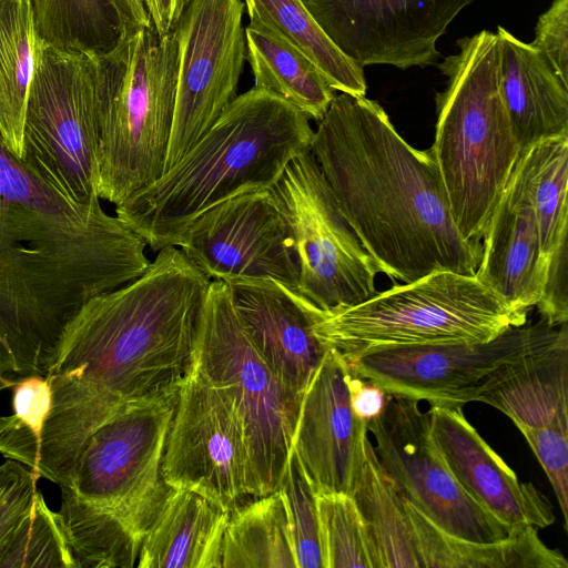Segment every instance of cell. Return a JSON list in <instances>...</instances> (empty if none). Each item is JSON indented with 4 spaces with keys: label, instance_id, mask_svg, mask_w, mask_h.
Instances as JSON below:
<instances>
[{
    "label": "cell",
    "instance_id": "obj_1",
    "mask_svg": "<svg viewBox=\"0 0 568 568\" xmlns=\"http://www.w3.org/2000/svg\"><path fill=\"white\" fill-rule=\"evenodd\" d=\"M211 280L178 246L138 278L88 300L65 327L45 376L51 406L39 452L74 460L128 403L181 385Z\"/></svg>",
    "mask_w": 568,
    "mask_h": 568
},
{
    "label": "cell",
    "instance_id": "obj_2",
    "mask_svg": "<svg viewBox=\"0 0 568 568\" xmlns=\"http://www.w3.org/2000/svg\"><path fill=\"white\" fill-rule=\"evenodd\" d=\"M310 151L378 272L394 284L438 271L475 275L481 244L458 232L432 149L406 142L377 101L335 95Z\"/></svg>",
    "mask_w": 568,
    "mask_h": 568
},
{
    "label": "cell",
    "instance_id": "obj_3",
    "mask_svg": "<svg viewBox=\"0 0 568 568\" xmlns=\"http://www.w3.org/2000/svg\"><path fill=\"white\" fill-rule=\"evenodd\" d=\"M313 133L310 118L297 108L252 88L172 168L115 205V215L152 251L175 246L204 211L271 189L293 159L310 151Z\"/></svg>",
    "mask_w": 568,
    "mask_h": 568
},
{
    "label": "cell",
    "instance_id": "obj_4",
    "mask_svg": "<svg viewBox=\"0 0 568 568\" xmlns=\"http://www.w3.org/2000/svg\"><path fill=\"white\" fill-rule=\"evenodd\" d=\"M457 52L436 63L446 80L436 93V159L453 221L480 243L520 149L500 89L496 33L481 30L456 41Z\"/></svg>",
    "mask_w": 568,
    "mask_h": 568
},
{
    "label": "cell",
    "instance_id": "obj_5",
    "mask_svg": "<svg viewBox=\"0 0 568 568\" xmlns=\"http://www.w3.org/2000/svg\"><path fill=\"white\" fill-rule=\"evenodd\" d=\"M95 109L100 200L114 205L164 172L176 94V31L126 27L97 55Z\"/></svg>",
    "mask_w": 568,
    "mask_h": 568
},
{
    "label": "cell",
    "instance_id": "obj_6",
    "mask_svg": "<svg viewBox=\"0 0 568 568\" xmlns=\"http://www.w3.org/2000/svg\"><path fill=\"white\" fill-rule=\"evenodd\" d=\"M293 294L313 334L345 362L384 347L487 342L527 321L526 312L510 307L475 275L452 271L395 283L332 313L316 312Z\"/></svg>",
    "mask_w": 568,
    "mask_h": 568
},
{
    "label": "cell",
    "instance_id": "obj_7",
    "mask_svg": "<svg viewBox=\"0 0 568 568\" xmlns=\"http://www.w3.org/2000/svg\"><path fill=\"white\" fill-rule=\"evenodd\" d=\"M17 244L41 251L99 294L138 278L151 263L144 239L108 214L100 199L74 203L0 139V248Z\"/></svg>",
    "mask_w": 568,
    "mask_h": 568
},
{
    "label": "cell",
    "instance_id": "obj_8",
    "mask_svg": "<svg viewBox=\"0 0 568 568\" xmlns=\"http://www.w3.org/2000/svg\"><path fill=\"white\" fill-rule=\"evenodd\" d=\"M191 365L230 400L247 444L255 497L280 488L303 394L288 388L255 348L234 308L231 286L212 280Z\"/></svg>",
    "mask_w": 568,
    "mask_h": 568
},
{
    "label": "cell",
    "instance_id": "obj_9",
    "mask_svg": "<svg viewBox=\"0 0 568 568\" xmlns=\"http://www.w3.org/2000/svg\"><path fill=\"white\" fill-rule=\"evenodd\" d=\"M95 58L38 38L19 159L79 204L100 199Z\"/></svg>",
    "mask_w": 568,
    "mask_h": 568
},
{
    "label": "cell",
    "instance_id": "obj_10",
    "mask_svg": "<svg viewBox=\"0 0 568 568\" xmlns=\"http://www.w3.org/2000/svg\"><path fill=\"white\" fill-rule=\"evenodd\" d=\"M270 193L293 239L298 282L312 310L332 313L376 294L379 273L342 213L311 151L293 159Z\"/></svg>",
    "mask_w": 568,
    "mask_h": 568
},
{
    "label": "cell",
    "instance_id": "obj_11",
    "mask_svg": "<svg viewBox=\"0 0 568 568\" xmlns=\"http://www.w3.org/2000/svg\"><path fill=\"white\" fill-rule=\"evenodd\" d=\"M179 387L128 403L89 438L70 487L140 542L170 487L162 477Z\"/></svg>",
    "mask_w": 568,
    "mask_h": 568
},
{
    "label": "cell",
    "instance_id": "obj_12",
    "mask_svg": "<svg viewBox=\"0 0 568 568\" xmlns=\"http://www.w3.org/2000/svg\"><path fill=\"white\" fill-rule=\"evenodd\" d=\"M383 471L400 497L442 530L470 541L494 542L514 528L475 503L458 484L430 434L420 400L389 394L383 413L367 423Z\"/></svg>",
    "mask_w": 568,
    "mask_h": 568
},
{
    "label": "cell",
    "instance_id": "obj_13",
    "mask_svg": "<svg viewBox=\"0 0 568 568\" xmlns=\"http://www.w3.org/2000/svg\"><path fill=\"white\" fill-rule=\"evenodd\" d=\"M162 477L231 513L255 497L244 432L230 400L190 365L166 437Z\"/></svg>",
    "mask_w": 568,
    "mask_h": 568
},
{
    "label": "cell",
    "instance_id": "obj_14",
    "mask_svg": "<svg viewBox=\"0 0 568 568\" xmlns=\"http://www.w3.org/2000/svg\"><path fill=\"white\" fill-rule=\"evenodd\" d=\"M244 9L243 0H191L181 17L175 30V108L164 172L207 133L237 97L246 60Z\"/></svg>",
    "mask_w": 568,
    "mask_h": 568
},
{
    "label": "cell",
    "instance_id": "obj_15",
    "mask_svg": "<svg viewBox=\"0 0 568 568\" xmlns=\"http://www.w3.org/2000/svg\"><path fill=\"white\" fill-rule=\"evenodd\" d=\"M567 334V324L551 327L540 320L487 342L384 347L344 362L352 373L375 382L388 394L429 405L463 406L476 402L480 385L496 368Z\"/></svg>",
    "mask_w": 568,
    "mask_h": 568
},
{
    "label": "cell",
    "instance_id": "obj_16",
    "mask_svg": "<svg viewBox=\"0 0 568 568\" xmlns=\"http://www.w3.org/2000/svg\"><path fill=\"white\" fill-rule=\"evenodd\" d=\"M175 246L211 281L297 286L293 239L270 190L242 193L204 211Z\"/></svg>",
    "mask_w": 568,
    "mask_h": 568
},
{
    "label": "cell",
    "instance_id": "obj_17",
    "mask_svg": "<svg viewBox=\"0 0 568 568\" xmlns=\"http://www.w3.org/2000/svg\"><path fill=\"white\" fill-rule=\"evenodd\" d=\"M475 0H302L329 40L362 68L435 65L438 39Z\"/></svg>",
    "mask_w": 568,
    "mask_h": 568
},
{
    "label": "cell",
    "instance_id": "obj_18",
    "mask_svg": "<svg viewBox=\"0 0 568 568\" xmlns=\"http://www.w3.org/2000/svg\"><path fill=\"white\" fill-rule=\"evenodd\" d=\"M476 402L509 417L545 470L568 524V334L485 378Z\"/></svg>",
    "mask_w": 568,
    "mask_h": 568
},
{
    "label": "cell",
    "instance_id": "obj_19",
    "mask_svg": "<svg viewBox=\"0 0 568 568\" xmlns=\"http://www.w3.org/2000/svg\"><path fill=\"white\" fill-rule=\"evenodd\" d=\"M348 373L327 349L302 396L292 450L315 493L349 495L367 433L351 407Z\"/></svg>",
    "mask_w": 568,
    "mask_h": 568
},
{
    "label": "cell",
    "instance_id": "obj_20",
    "mask_svg": "<svg viewBox=\"0 0 568 568\" xmlns=\"http://www.w3.org/2000/svg\"><path fill=\"white\" fill-rule=\"evenodd\" d=\"M430 434L452 474L481 508L510 528H546L555 523L551 504L483 439L462 405H430Z\"/></svg>",
    "mask_w": 568,
    "mask_h": 568
},
{
    "label": "cell",
    "instance_id": "obj_21",
    "mask_svg": "<svg viewBox=\"0 0 568 568\" xmlns=\"http://www.w3.org/2000/svg\"><path fill=\"white\" fill-rule=\"evenodd\" d=\"M476 278L514 310L535 307L547 261L521 172L516 164L483 233Z\"/></svg>",
    "mask_w": 568,
    "mask_h": 568
},
{
    "label": "cell",
    "instance_id": "obj_22",
    "mask_svg": "<svg viewBox=\"0 0 568 568\" xmlns=\"http://www.w3.org/2000/svg\"><path fill=\"white\" fill-rule=\"evenodd\" d=\"M242 326L277 377L303 394L326 353L292 290L274 280L230 285Z\"/></svg>",
    "mask_w": 568,
    "mask_h": 568
},
{
    "label": "cell",
    "instance_id": "obj_23",
    "mask_svg": "<svg viewBox=\"0 0 568 568\" xmlns=\"http://www.w3.org/2000/svg\"><path fill=\"white\" fill-rule=\"evenodd\" d=\"M500 89L520 153L568 134V84L545 55L498 26Z\"/></svg>",
    "mask_w": 568,
    "mask_h": 568
},
{
    "label": "cell",
    "instance_id": "obj_24",
    "mask_svg": "<svg viewBox=\"0 0 568 568\" xmlns=\"http://www.w3.org/2000/svg\"><path fill=\"white\" fill-rule=\"evenodd\" d=\"M230 513L185 489L171 488L140 544L139 568H222Z\"/></svg>",
    "mask_w": 568,
    "mask_h": 568
},
{
    "label": "cell",
    "instance_id": "obj_25",
    "mask_svg": "<svg viewBox=\"0 0 568 568\" xmlns=\"http://www.w3.org/2000/svg\"><path fill=\"white\" fill-rule=\"evenodd\" d=\"M404 504L418 568H568L561 551L545 545L534 526L516 527L499 541L476 542L442 530Z\"/></svg>",
    "mask_w": 568,
    "mask_h": 568
},
{
    "label": "cell",
    "instance_id": "obj_26",
    "mask_svg": "<svg viewBox=\"0 0 568 568\" xmlns=\"http://www.w3.org/2000/svg\"><path fill=\"white\" fill-rule=\"evenodd\" d=\"M244 33L253 88L277 95L318 122L336 94L316 64L255 19Z\"/></svg>",
    "mask_w": 568,
    "mask_h": 568
},
{
    "label": "cell",
    "instance_id": "obj_27",
    "mask_svg": "<svg viewBox=\"0 0 568 568\" xmlns=\"http://www.w3.org/2000/svg\"><path fill=\"white\" fill-rule=\"evenodd\" d=\"M349 496L368 532L377 568H418L404 499L378 464L364 434Z\"/></svg>",
    "mask_w": 568,
    "mask_h": 568
},
{
    "label": "cell",
    "instance_id": "obj_28",
    "mask_svg": "<svg viewBox=\"0 0 568 568\" xmlns=\"http://www.w3.org/2000/svg\"><path fill=\"white\" fill-rule=\"evenodd\" d=\"M222 568H297L281 489L247 499L230 513Z\"/></svg>",
    "mask_w": 568,
    "mask_h": 568
},
{
    "label": "cell",
    "instance_id": "obj_29",
    "mask_svg": "<svg viewBox=\"0 0 568 568\" xmlns=\"http://www.w3.org/2000/svg\"><path fill=\"white\" fill-rule=\"evenodd\" d=\"M38 36L30 0H0V139L18 159Z\"/></svg>",
    "mask_w": 568,
    "mask_h": 568
},
{
    "label": "cell",
    "instance_id": "obj_30",
    "mask_svg": "<svg viewBox=\"0 0 568 568\" xmlns=\"http://www.w3.org/2000/svg\"><path fill=\"white\" fill-rule=\"evenodd\" d=\"M255 19L312 60L338 92L365 97L364 68L345 55L325 34L302 0H243Z\"/></svg>",
    "mask_w": 568,
    "mask_h": 568
},
{
    "label": "cell",
    "instance_id": "obj_31",
    "mask_svg": "<svg viewBox=\"0 0 568 568\" xmlns=\"http://www.w3.org/2000/svg\"><path fill=\"white\" fill-rule=\"evenodd\" d=\"M44 43L101 55L120 40L125 21L118 0H30Z\"/></svg>",
    "mask_w": 568,
    "mask_h": 568
},
{
    "label": "cell",
    "instance_id": "obj_32",
    "mask_svg": "<svg viewBox=\"0 0 568 568\" xmlns=\"http://www.w3.org/2000/svg\"><path fill=\"white\" fill-rule=\"evenodd\" d=\"M77 568L136 567L140 541L113 516L61 486L58 511Z\"/></svg>",
    "mask_w": 568,
    "mask_h": 568
},
{
    "label": "cell",
    "instance_id": "obj_33",
    "mask_svg": "<svg viewBox=\"0 0 568 568\" xmlns=\"http://www.w3.org/2000/svg\"><path fill=\"white\" fill-rule=\"evenodd\" d=\"M521 172L547 261L568 236V134L539 141L519 154Z\"/></svg>",
    "mask_w": 568,
    "mask_h": 568
},
{
    "label": "cell",
    "instance_id": "obj_34",
    "mask_svg": "<svg viewBox=\"0 0 568 568\" xmlns=\"http://www.w3.org/2000/svg\"><path fill=\"white\" fill-rule=\"evenodd\" d=\"M0 568H77L59 514L40 491L0 545Z\"/></svg>",
    "mask_w": 568,
    "mask_h": 568
},
{
    "label": "cell",
    "instance_id": "obj_35",
    "mask_svg": "<svg viewBox=\"0 0 568 568\" xmlns=\"http://www.w3.org/2000/svg\"><path fill=\"white\" fill-rule=\"evenodd\" d=\"M324 568H377L361 514L348 494L316 493Z\"/></svg>",
    "mask_w": 568,
    "mask_h": 568
},
{
    "label": "cell",
    "instance_id": "obj_36",
    "mask_svg": "<svg viewBox=\"0 0 568 568\" xmlns=\"http://www.w3.org/2000/svg\"><path fill=\"white\" fill-rule=\"evenodd\" d=\"M51 390L43 376H30L13 387V414L0 417V454L33 470L37 438L49 414Z\"/></svg>",
    "mask_w": 568,
    "mask_h": 568
},
{
    "label": "cell",
    "instance_id": "obj_37",
    "mask_svg": "<svg viewBox=\"0 0 568 568\" xmlns=\"http://www.w3.org/2000/svg\"><path fill=\"white\" fill-rule=\"evenodd\" d=\"M278 489L287 508L297 568H324L316 493L293 450Z\"/></svg>",
    "mask_w": 568,
    "mask_h": 568
},
{
    "label": "cell",
    "instance_id": "obj_38",
    "mask_svg": "<svg viewBox=\"0 0 568 568\" xmlns=\"http://www.w3.org/2000/svg\"><path fill=\"white\" fill-rule=\"evenodd\" d=\"M39 477L17 460L0 465V545L31 509Z\"/></svg>",
    "mask_w": 568,
    "mask_h": 568
},
{
    "label": "cell",
    "instance_id": "obj_39",
    "mask_svg": "<svg viewBox=\"0 0 568 568\" xmlns=\"http://www.w3.org/2000/svg\"><path fill=\"white\" fill-rule=\"evenodd\" d=\"M548 60L556 74L568 84V0H552L535 27L530 42Z\"/></svg>",
    "mask_w": 568,
    "mask_h": 568
},
{
    "label": "cell",
    "instance_id": "obj_40",
    "mask_svg": "<svg viewBox=\"0 0 568 568\" xmlns=\"http://www.w3.org/2000/svg\"><path fill=\"white\" fill-rule=\"evenodd\" d=\"M567 239L547 258L542 294L535 306L541 320L551 327L568 322V251Z\"/></svg>",
    "mask_w": 568,
    "mask_h": 568
},
{
    "label": "cell",
    "instance_id": "obj_41",
    "mask_svg": "<svg viewBox=\"0 0 568 568\" xmlns=\"http://www.w3.org/2000/svg\"><path fill=\"white\" fill-rule=\"evenodd\" d=\"M348 392L353 413L366 424L383 413L389 395L375 382L351 371L348 373Z\"/></svg>",
    "mask_w": 568,
    "mask_h": 568
},
{
    "label": "cell",
    "instance_id": "obj_42",
    "mask_svg": "<svg viewBox=\"0 0 568 568\" xmlns=\"http://www.w3.org/2000/svg\"><path fill=\"white\" fill-rule=\"evenodd\" d=\"M190 1L152 0L151 20L155 31L161 36L175 31Z\"/></svg>",
    "mask_w": 568,
    "mask_h": 568
},
{
    "label": "cell",
    "instance_id": "obj_43",
    "mask_svg": "<svg viewBox=\"0 0 568 568\" xmlns=\"http://www.w3.org/2000/svg\"><path fill=\"white\" fill-rule=\"evenodd\" d=\"M132 13L138 26L152 23L151 8L152 0H129Z\"/></svg>",
    "mask_w": 568,
    "mask_h": 568
}]
</instances>
